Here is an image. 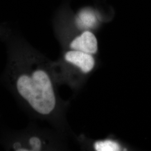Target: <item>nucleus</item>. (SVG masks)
Returning a JSON list of instances; mask_svg holds the SVG:
<instances>
[{"instance_id": "nucleus-2", "label": "nucleus", "mask_w": 151, "mask_h": 151, "mask_svg": "<svg viewBox=\"0 0 151 151\" xmlns=\"http://www.w3.org/2000/svg\"><path fill=\"white\" fill-rule=\"evenodd\" d=\"M70 21L79 31L91 30L97 28L107 18L105 14L93 6H85L76 13L70 14Z\"/></svg>"}, {"instance_id": "nucleus-3", "label": "nucleus", "mask_w": 151, "mask_h": 151, "mask_svg": "<svg viewBox=\"0 0 151 151\" xmlns=\"http://www.w3.org/2000/svg\"><path fill=\"white\" fill-rule=\"evenodd\" d=\"M67 47L69 49L94 55L98 51L97 38L91 30L80 31L70 39L67 44Z\"/></svg>"}, {"instance_id": "nucleus-5", "label": "nucleus", "mask_w": 151, "mask_h": 151, "mask_svg": "<svg viewBox=\"0 0 151 151\" xmlns=\"http://www.w3.org/2000/svg\"><path fill=\"white\" fill-rule=\"evenodd\" d=\"M94 148L97 151H118L121 147L116 142L113 140H100L94 145Z\"/></svg>"}, {"instance_id": "nucleus-1", "label": "nucleus", "mask_w": 151, "mask_h": 151, "mask_svg": "<svg viewBox=\"0 0 151 151\" xmlns=\"http://www.w3.org/2000/svg\"><path fill=\"white\" fill-rule=\"evenodd\" d=\"M40 55L22 41L12 42L2 79L32 116L48 118L57 108L54 83Z\"/></svg>"}, {"instance_id": "nucleus-4", "label": "nucleus", "mask_w": 151, "mask_h": 151, "mask_svg": "<svg viewBox=\"0 0 151 151\" xmlns=\"http://www.w3.org/2000/svg\"><path fill=\"white\" fill-rule=\"evenodd\" d=\"M65 62L75 65L85 73L91 71L95 64L93 55L79 50L68 49L63 54Z\"/></svg>"}]
</instances>
